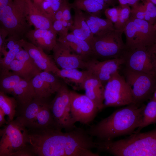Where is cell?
Segmentation results:
<instances>
[{
	"instance_id": "cell-1",
	"label": "cell",
	"mask_w": 156,
	"mask_h": 156,
	"mask_svg": "<svg viewBox=\"0 0 156 156\" xmlns=\"http://www.w3.org/2000/svg\"><path fill=\"white\" fill-rule=\"evenodd\" d=\"M54 127L29 130V143L35 156H99L96 142L87 131L75 127L65 132Z\"/></svg>"
},
{
	"instance_id": "cell-2",
	"label": "cell",
	"mask_w": 156,
	"mask_h": 156,
	"mask_svg": "<svg viewBox=\"0 0 156 156\" xmlns=\"http://www.w3.org/2000/svg\"><path fill=\"white\" fill-rule=\"evenodd\" d=\"M145 105L133 103L117 109L107 117L91 125L87 131L98 141H109L131 134L140 126Z\"/></svg>"
},
{
	"instance_id": "cell-3",
	"label": "cell",
	"mask_w": 156,
	"mask_h": 156,
	"mask_svg": "<svg viewBox=\"0 0 156 156\" xmlns=\"http://www.w3.org/2000/svg\"><path fill=\"white\" fill-rule=\"evenodd\" d=\"M96 145L99 151L115 156H156V128L116 141H98Z\"/></svg>"
},
{
	"instance_id": "cell-4",
	"label": "cell",
	"mask_w": 156,
	"mask_h": 156,
	"mask_svg": "<svg viewBox=\"0 0 156 156\" xmlns=\"http://www.w3.org/2000/svg\"><path fill=\"white\" fill-rule=\"evenodd\" d=\"M0 156H34L28 144V130L17 118L0 130Z\"/></svg>"
},
{
	"instance_id": "cell-5",
	"label": "cell",
	"mask_w": 156,
	"mask_h": 156,
	"mask_svg": "<svg viewBox=\"0 0 156 156\" xmlns=\"http://www.w3.org/2000/svg\"><path fill=\"white\" fill-rule=\"evenodd\" d=\"M123 33V30L115 29L94 36L90 44L92 58L103 61L122 57L126 49L122 38Z\"/></svg>"
},
{
	"instance_id": "cell-6",
	"label": "cell",
	"mask_w": 156,
	"mask_h": 156,
	"mask_svg": "<svg viewBox=\"0 0 156 156\" xmlns=\"http://www.w3.org/2000/svg\"><path fill=\"white\" fill-rule=\"evenodd\" d=\"M0 21L1 27L7 31L8 36L21 38L29 30L30 25L26 18L25 0H12L0 9Z\"/></svg>"
},
{
	"instance_id": "cell-7",
	"label": "cell",
	"mask_w": 156,
	"mask_h": 156,
	"mask_svg": "<svg viewBox=\"0 0 156 156\" xmlns=\"http://www.w3.org/2000/svg\"><path fill=\"white\" fill-rule=\"evenodd\" d=\"M123 31L126 37L127 49L149 50L156 40V30L153 25L144 20L130 16Z\"/></svg>"
},
{
	"instance_id": "cell-8",
	"label": "cell",
	"mask_w": 156,
	"mask_h": 156,
	"mask_svg": "<svg viewBox=\"0 0 156 156\" xmlns=\"http://www.w3.org/2000/svg\"><path fill=\"white\" fill-rule=\"evenodd\" d=\"M0 90L12 95L18 105L26 104L36 97L31 80H25L10 70L0 71Z\"/></svg>"
},
{
	"instance_id": "cell-9",
	"label": "cell",
	"mask_w": 156,
	"mask_h": 156,
	"mask_svg": "<svg viewBox=\"0 0 156 156\" xmlns=\"http://www.w3.org/2000/svg\"><path fill=\"white\" fill-rule=\"evenodd\" d=\"M124 76L132 93L133 103L141 105L152 98L156 88V76L153 75L125 68Z\"/></svg>"
},
{
	"instance_id": "cell-10",
	"label": "cell",
	"mask_w": 156,
	"mask_h": 156,
	"mask_svg": "<svg viewBox=\"0 0 156 156\" xmlns=\"http://www.w3.org/2000/svg\"><path fill=\"white\" fill-rule=\"evenodd\" d=\"M70 91L66 84L63 83L50 103L55 127L66 131L75 127L71 114Z\"/></svg>"
},
{
	"instance_id": "cell-11",
	"label": "cell",
	"mask_w": 156,
	"mask_h": 156,
	"mask_svg": "<svg viewBox=\"0 0 156 156\" xmlns=\"http://www.w3.org/2000/svg\"><path fill=\"white\" fill-rule=\"evenodd\" d=\"M133 103L130 88L123 76L118 71L105 86L104 107H119Z\"/></svg>"
},
{
	"instance_id": "cell-12",
	"label": "cell",
	"mask_w": 156,
	"mask_h": 156,
	"mask_svg": "<svg viewBox=\"0 0 156 156\" xmlns=\"http://www.w3.org/2000/svg\"><path fill=\"white\" fill-rule=\"evenodd\" d=\"M71 114L75 123L89 124L100 111L94 103L86 94L70 90Z\"/></svg>"
},
{
	"instance_id": "cell-13",
	"label": "cell",
	"mask_w": 156,
	"mask_h": 156,
	"mask_svg": "<svg viewBox=\"0 0 156 156\" xmlns=\"http://www.w3.org/2000/svg\"><path fill=\"white\" fill-rule=\"evenodd\" d=\"M122 57L125 68L155 75L153 65V53L149 50L144 48L126 49Z\"/></svg>"
},
{
	"instance_id": "cell-14",
	"label": "cell",
	"mask_w": 156,
	"mask_h": 156,
	"mask_svg": "<svg viewBox=\"0 0 156 156\" xmlns=\"http://www.w3.org/2000/svg\"><path fill=\"white\" fill-rule=\"evenodd\" d=\"M53 51L55 64L62 69L86 70L88 60L75 53L66 44L57 41Z\"/></svg>"
},
{
	"instance_id": "cell-15",
	"label": "cell",
	"mask_w": 156,
	"mask_h": 156,
	"mask_svg": "<svg viewBox=\"0 0 156 156\" xmlns=\"http://www.w3.org/2000/svg\"><path fill=\"white\" fill-rule=\"evenodd\" d=\"M122 57L101 61L92 58L87 61L86 70L96 77L104 86L124 64Z\"/></svg>"
},
{
	"instance_id": "cell-16",
	"label": "cell",
	"mask_w": 156,
	"mask_h": 156,
	"mask_svg": "<svg viewBox=\"0 0 156 156\" xmlns=\"http://www.w3.org/2000/svg\"><path fill=\"white\" fill-rule=\"evenodd\" d=\"M23 48L42 70L50 72L57 75L60 69L54 60L47 55L42 48L25 40Z\"/></svg>"
},
{
	"instance_id": "cell-17",
	"label": "cell",
	"mask_w": 156,
	"mask_h": 156,
	"mask_svg": "<svg viewBox=\"0 0 156 156\" xmlns=\"http://www.w3.org/2000/svg\"><path fill=\"white\" fill-rule=\"evenodd\" d=\"M47 99L35 97L26 104L18 105L16 118L27 129L31 128L37 118L41 107Z\"/></svg>"
},
{
	"instance_id": "cell-18",
	"label": "cell",
	"mask_w": 156,
	"mask_h": 156,
	"mask_svg": "<svg viewBox=\"0 0 156 156\" xmlns=\"http://www.w3.org/2000/svg\"><path fill=\"white\" fill-rule=\"evenodd\" d=\"M30 42L49 52L57 44V33L54 30L35 28L29 30L25 34Z\"/></svg>"
},
{
	"instance_id": "cell-19",
	"label": "cell",
	"mask_w": 156,
	"mask_h": 156,
	"mask_svg": "<svg viewBox=\"0 0 156 156\" xmlns=\"http://www.w3.org/2000/svg\"><path fill=\"white\" fill-rule=\"evenodd\" d=\"M104 87L101 81L90 73L83 85L85 94L94 103L100 111L104 108Z\"/></svg>"
},
{
	"instance_id": "cell-20",
	"label": "cell",
	"mask_w": 156,
	"mask_h": 156,
	"mask_svg": "<svg viewBox=\"0 0 156 156\" xmlns=\"http://www.w3.org/2000/svg\"><path fill=\"white\" fill-rule=\"evenodd\" d=\"M25 0L26 18L29 25L36 29L54 30L51 20L36 7L31 0Z\"/></svg>"
},
{
	"instance_id": "cell-21",
	"label": "cell",
	"mask_w": 156,
	"mask_h": 156,
	"mask_svg": "<svg viewBox=\"0 0 156 156\" xmlns=\"http://www.w3.org/2000/svg\"><path fill=\"white\" fill-rule=\"evenodd\" d=\"M74 15L73 23L69 30L78 38L87 42L90 45L94 35L86 23L81 10L73 8Z\"/></svg>"
},
{
	"instance_id": "cell-22",
	"label": "cell",
	"mask_w": 156,
	"mask_h": 156,
	"mask_svg": "<svg viewBox=\"0 0 156 156\" xmlns=\"http://www.w3.org/2000/svg\"><path fill=\"white\" fill-rule=\"evenodd\" d=\"M90 73L87 70L61 69L56 76L63 79L65 83L70 85L74 89L80 90L83 89L84 82Z\"/></svg>"
},
{
	"instance_id": "cell-23",
	"label": "cell",
	"mask_w": 156,
	"mask_h": 156,
	"mask_svg": "<svg viewBox=\"0 0 156 156\" xmlns=\"http://www.w3.org/2000/svg\"><path fill=\"white\" fill-rule=\"evenodd\" d=\"M70 5L72 9H77L91 15L100 17L107 8L93 0H74Z\"/></svg>"
},
{
	"instance_id": "cell-24",
	"label": "cell",
	"mask_w": 156,
	"mask_h": 156,
	"mask_svg": "<svg viewBox=\"0 0 156 156\" xmlns=\"http://www.w3.org/2000/svg\"><path fill=\"white\" fill-rule=\"evenodd\" d=\"M18 105L17 101L14 97L9 96L0 91V109L8 116V122L14 120Z\"/></svg>"
},
{
	"instance_id": "cell-25",
	"label": "cell",
	"mask_w": 156,
	"mask_h": 156,
	"mask_svg": "<svg viewBox=\"0 0 156 156\" xmlns=\"http://www.w3.org/2000/svg\"><path fill=\"white\" fill-rule=\"evenodd\" d=\"M154 124H156V101L152 98L145 105L142 123L135 133L140 132L143 128Z\"/></svg>"
},
{
	"instance_id": "cell-26",
	"label": "cell",
	"mask_w": 156,
	"mask_h": 156,
	"mask_svg": "<svg viewBox=\"0 0 156 156\" xmlns=\"http://www.w3.org/2000/svg\"><path fill=\"white\" fill-rule=\"evenodd\" d=\"M36 97L40 99H48L53 94L46 83L42 79L39 74L31 79Z\"/></svg>"
},
{
	"instance_id": "cell-27",
	"label": "cell",
	"mask_w": 156,
	"mask_h": 156,
	"mask_svg": "<svg viewBox=\"0 0 156 156\" xmlns=\"http://www.w3.org/2000/svg\"><path fill=\"white\" fill-rule=\"evenodd\" d=\"M9 70L28 81L31 80L36 75L22 62L15 59L10 63Z\"/></svg>"
},
{
	"instance_id": "cell-28",
	"label": "cell",
	"mask_w": 156,
	"mask_h": 156,
	"mask_svg": "<svg viewBox=\"0 0 156 156\" xmlns=\"http://www.w3.org/2000/svg\"><path fill=\"white\" fill-rule=\"evenodd\" d=\"M24 40L21 39L3 58L0 59V70H9V67L12 62L15 59L18 53L23 49Z\"/></svg>"
},
{
	"instance_id": "cell-29",
	"label": "cell",
	"mask_w": 156,
	"mask_h": 156,
	"mask_svg": "<svg viewBox=\"0 0 156 156\" xmlns=\"http://www.w3.org/2000/svg\"><path fill=\"white\" fill-rule=\"evenodd\" d=\"M57 40L62 42H70L79 47L90 59L92 58V51L90 45L86 41L75 36L71 32L68 33L64 38L57 39Z\"/></svg>"
},
{
	"instance_id": "cell-30",
	"label": "cell",
	"mask_w": 156,
	"mask_h": 156,
	"mask_svg": "<svg viewBox=\"0 0 156 156\" xmlns=\"http://www.w3.org/2000/svg\"><path fill=\"white\" fill-rule=\"evenodd\" d=\"M52 73L42 71L39 74L42 79L46 83L53 94L56 93L63 83L59 79L58 77Z\"/></svg>"
},
{
	"instance_id": "cell-31",
	"label": "cell",
	"mask_w": 156,
	"mask_h": 156,
	"mask_svg": "<svg viewBox=\"0 0 156 156\" xmlns=\"http://www.w3.org/2000/svg\"><path fill=\"white\" fill-rule=\"evenodd\" d=\"M15 59L22 62L36 75L42 71L38 67L28 52L23 48L18 53Z\"/></svg>"
},
{
	"instance_id": "cell-32",
	"label": "cell",
	"mask_w": 156,
	"mask_h": 156,
	"mask_svg": "<svg viewBox=\"0 0 156 156\" xmlns=\"http://www.w3.org/2000/svg\"><path fill=\"white\" fill-rule=\"evenodd\" d=\"M131 9L128 5L119 6V11L117 22L114 24L115 29L123 30L130 16Z\"/></svg>"
},
{
	"instance_id": "cell-33",
	"label": "cell",
	"mask_w": 156,
	"mask_h": 156,
	"mask_svg": "<svg viewBox=\"0 0 156 156\" xmlns=\"http://www.w3.org/2000/svg\"><path fill=\"white\" fill-rule=\"evenodd\" d=\"M83 14L84 16L95 23L104 33L115 29L113 23L107 18H102L86 12H83Z\"/></svg>"
},
{
	"instance_id": "cell-34",
	"label": "cell",
	"mask_w": 156,
	"mask_h": 156,
	"mask_svg": "<svg viewBox=\"0 0 156 156\" xmlns=\"http://www.w3.org/2000/svg\"><path fill=\"white\" fill-rule=\"evenodd\" d=\"M145 8L144 20L154 25L156 23V6L148 0H143Z\"/></svg>"
},
{
	"instance_id": "cell-35",
	"label": "cell",
	"mask_w": 156,
	"mask_h": 156,
	"mask_svg": "<svg viewBox=\"0 0 156 156\" xmlns=\"http://www.w3.org/2000/svg\"><path fill=\"white\" fill-rule=\"evenodd\" d=\"M21 39V38L18 37L8 36V38L5 39L2 49L0 51V57L2 56L3 57H4Z\"/></svg>"
},
{
	"instance_id": "cell-36",
	"label": "cell",
	"mask_w": 156,
	"mask_h": 156,
	"mask_svg": "<svg viewBox=\"0 0 156 156\" xmlns=\"http://www.w3.org/2000/svg\"><path fill=\"white\" fill-rule=\"evenodd\" d=\"M145 13V8L143 2L139 3L132 7L130 16L135 18L144 20Z\"/></svg>"
},
{
	"instance_id": "cell-37",
	"label": "cell",
	"mask_w": 156,
	"mask_h": 156,
	"mask_svg": "<svg viewBox=\"0 0 156 156\" xmlns=\"http://www.w3.org/2000/svg\"><path fill=\"white\" fill-rule=\"evenodd\" d=\"M64 6L62 18L64 20L68 23L69 27V29L73 23L70 12L71 9L70 3L68 0H64Z\"/></svg>"
},
{
	"instance_id": "cell-38",
	"label": "cell",
	"mask_w": 156,
	"mask_h": 156,
	"mask_svg": "<svg viewBox=\"0 0 156 156\" xmlns=\"http://www.w3.org/2000/svg\"><path fill=\"white\" fill-rule=\"evenodd\" d=\"M119 11V6H114L112 8L109 7L106 8L104 14L106 18L110 20L114 24L117 21Z\"/></svg>"
},
{
	"instance_id": "cell-39",
	"label": "cell",
	"mask_w": 156,
	"mask_h": 156,
	"mask_svg": "<svg viewBox=\"0 0 156 156\" xmlns=\"http://www.w3.org/2000/svg\"><path fill=\"white\" fill-rule=\"evenodd\" d=\"M53 25L54 30L59 36L58 39H61L64 38L68 34V29L64 26L60 21L55 20L53 22Z\"/></svg>"
},
{
	"instance_id": "cell-40",
	"label": "cell",
	"mask_w": 156,
	"mask_h": 156,
	"mask_svg": "<svg viewBox=\"0 0 156 156\" xmlns=\"http://www.w3.org/2000/svg\"><path fill=\"white\" fill-rule=\"evenodd\" d=\"M8 33L7 30L1 27L0 29V51L1 49L4 42L8 36Z\"/></svg>"
},
{
	"instance_id": "cell-41",
	"label": "cell",
	"mask_w": 156,
	"mask_h": 156,
	"mask_svg": "<svg viewBox=\"0 0 156 156\" xmlns=\"http://www.w3.org/2000/svg\"><path fill=\"white\" fill-rule=\"evenodd\" d=\"M44 1V0H33V3L36 7L41 11L44 14L42 8V3Z\"/></svg>"
},
{
	"instance_id": "cell-42",
	"label": "cell",
	"mask_w": 156,
	"mask_h": 156,
	"mask_svg": "<svg viewBox=\"0 0 156 156\" xmlns=\"http://www.w3.org/2000/svg\"><path fill=\"white\" fill-rule=\"evenodd\" d=\"M5 115L2 110L0 109V126L1 127L4 124H7L8 122L7 121L5 118Z\"/></svg>"
},
{
	"instance_id": "cell-43",
	"label": "cell",
	"mask_w": 156,
	"mask_h": 156,
	"mask_svg": "<svg viewBox=\"0 0 156 156\" xmlns=\"http://www.w3.org/2000/svg\"><path fill=\"white\" fill-rule=\"evenodd\" d=\"M140 1H143V0H128V5L132 7L138 4Z\"/></svg>"
},
{
	"instance_id": "cell-44",
	"label": "cell",
	"mask_w": 156,
	"mask_h": 156,
	"mask_svg": "<svg viewBox=\"0 0 156 156\" xmlns=\"http://www.w3.org/2000/svg\"><path fill=\"white\" fill-rule=\"evenodd\" d=\"M105 3L109 6H114L116 4L117 1L116 0H103Z\"/></svg>"
},
{
	"instance_id": "cell-45",
	"label": "cell",
	"mask_w": 156,
	"mask_h": 156,
	"mask_svg": "<svg viewBox=\"0 0 156 156\" xmlns=\"http://www.w3.org/2000/svg\"><path fill=\"white\" fill-rule=\"evenodd\" d=\"M12 0H0V9L8 5Z\"/></svg>"
},
{
	"instance_id": "cell-46",
	"label": "cell",
	"mask_w": 156,
	"mask_h": 156,
	"mask_svg": "<svg viewBox=\"0 0 156 156\" xmlns=\"http://www.w3.org/2000/svg\"><path fill=\"white\" fill-rule=\"evenodd\" d=\"M149 50L152 53L156 55V40L151 47Z\"/></svg>"
},
{
	"instance_id": "cell-47",
	"label": "cell",
	"mask_w": 156,
	"mask_h": 156,
	"mask_svg": "<svg viewBox=\"0 0 156 156\" xmlns=\"http://www.w3.org/2000/svg\"><path fill=\"white\" fill-rule=\"evenodd\" d=\"M153 65L155 75L156 76V55L153 54Z\"/></svg>"
},
{
	"instance_id": "cell-48",
	"label": "cell",
	"mask_w": 156,
	"mask_h": 156,
	"mask_svg": "<svg viewBox=\"0 0 156 156\" xmlns=\"http://www.w3.org/2000/svg\"><path fill=\"white\" fill-rule=\"evenodd\" d=\"M119 2L120 5L123 6L127 5L128 4V0H116Z\"/></svg>"
},
{
	"instance_id": "cell-49",
	"label": "cell",
	"mask_w": 156,
	"mask_h": 156,
	"mask_svg": "<svg viewBox=\"0 0 156 156\" xmlns=\"http://www.w3.org/2000/svg\"><path fill=\"white\" fill-rule=\"evenodd\" d=\"M105 6L107 8H109V7L105 3L103 0H93Z\"/></svg>"
},
{
	"instance_id": "cell-50",
	"label": "cell",
	"mask_w": 156,
	"mask_h": 156,
	"mask_svg": "<svg viewBox=\"0 0 156 156\" xmlns=\"http://www.w3.org/2000/svg\"><path fill=\"white\" fill-rule=\"evenodd\" d=\"M152 98L156 101V88L153 93Z\"/></svg>"
},
{
	"instance_id": "cell-51",
	"label": "cell",
	"mask_w": 156,
	"mask_h": 156,
	"mask_svg": "<svg viewBox=\"0 0 156 156\" xmlns=\"http://www.w3.org/2000/svg\"><path fill=\"white\" fill-rule=\"evenodd\" d=\"M154 27L155 29L156 30V23H155L154 25Z\"/></svg>"
},
{
	"instance_id": "cell-52",
	"label": "cell",
	"mask_w": 156,
	"mask_h": 156,
	"mask_svg": "<svg viewBox=\"0 0 156 156\" xmlns=\"http://www.w3.org/2000/svg\"><path fill=\"white\" fill-rule=\"evenodd\" d=\"M44 1H50L51 0H44Z\"/></svg>"
}]
</instances>
